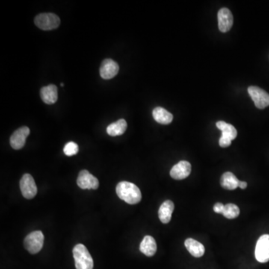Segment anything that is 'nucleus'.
I'll return each mask as SVG.
<instances>
[{
	"label": "nucleus",
	"mask_w": 269,
	"mask_h": 269,
	"mask_svg": "<svg viewBox=\"0 0 269 269\" xmlns=\"http://www.w3.org/2000/svg\"><path fill=\"white\" fill-rule=\"evenodd\" d=\"M116 193L119 198L129 204H137L142 200V192L137 186L132 182H119L116 186Z\"/></svg>",
	"instance_id": "f257e3e1"
},
{
	"label": "nucleus",
	"mask_w": 269,
	"mask_h": 269,
	"mask_svg": "<svg viewBox=\"0 0 269 269\" xmlns=\"http://www.w3.org/2000/svg\"><path fill=\"white\" fill-rule=\"evenodd\" d=\"M76 269H93L94 261L87 248L82 244H78L72 250Z\"/></svg>",
	"instance_id": "f03ea898"
},
{
	"label": "nucleus",
	"mask_w": 269,
	"mask_h": 269,
	"mask_svg": "<svg viewBox=\"0 0 269 269\" xmlns=\"http://www.w3.org/2000/svg\"><path fill=\"white\" fill-rule=\"evenodd\" d=\"M60 22H61L60 18L55 14H40L34 18L36 25L44 31L56 30L60 26Z\"/></svg>",
	"instance_id": "7ed1b4c3"
},
{
	"label": "nucleus",
	"mask_w": 269,
	"mask_h": 269,
	"mask_svg": "<svg viewBox=\"0 0 269 269\" xmlns=\"http://www.w3.org/2000/svg\"><path fill=\"white\" fill-rule=\"evenodd\" d=\"M44 236L40 230L30 232L24 240L25 248L32 254H36L40 252L44 246Z\"/></svg>",
	"instance_id": "20e7f679"
},
{
	"label": "nucleus",
	"mask_w": 269,
	"mask_h": 269,
	"mask_svg": "<svg viewBox=\"0 0 269 269\" xmlns=\"http://www.w3.org/2000/svg\"><path fill=\"white\" fill-rule=\"evenodd\" d=\"M248 92L258 108L264 110L268 106L269 94L264 89L256 86H250Z\"/></svg>",
	"instance_id": "39448f33"
},
{
	"label": "nucleus",
	"mask_w": 269,
	"mask_h": 269,
	"mask_svg": "<svg viewBox=\"0 0 269 269\" xmlns=\"http://www.w3.org/2000/svg\"><path fill=\"white\" fill-rule=\"evenodd\" d=\"M20 187L22 196L25 198L32 199L37 194V186L32 175L28 174H26L22 176L20 182Z\"/></svg>",
	"instance_id": "423d86ee"
},
{
	"label": "nucleus",
	"mask_w": 269,
	"mask_h": 269,
	"mask_svg": "<svg viewBox=\"0 0 269 269\" xmlns=\"http://www.w3.org/2000/svg\"><path fill=\"white\" fill-rule=\"evenodd\" d=\"M255 258L261 264L269 261V235L266 234L260 237L255 248Z\"/></svg>",
	"instance_id": "0eeeda50"
},
{
	"label": "nucleus",
	"mask_w": 269,
	"mask_h": 269,
	"mask_svg": "<svg viewBox=\"0 0 269 269\" xmlns=\"http://www.w3.org/2000/svg\"><path fill=\"white\" fill-rule=\"evenodd\" d=\"M77 185L82 190H98L99 181L88 170H82L78 174Z\"/></svg>",
	"instance_id": "6e6552de"
},
{
	"label": "nucleus",
	"mask_w": 269,
	"mask_h": 269,
	"mask_svg": "<svg viewBox=\"0 0 269 269\" xmlns=\"http://www.w3.org/2000/svg\"><path fill=\"white\" fill-rule=\"evenodd\" d=\"M218 28L222 32H228L234 24V16L229 9L222 8L218 13Z\"/></svg>",
	"instance_id": "1a4fd4ad"
},
{
	"label": "nucleus",
	"mask_w": 269,
	"mask_h": 269,
	"mask_svg": "<svg viewBox=\"0 0 269 269\" xmlns=\"http://www.w3.org/2000/svg\"><path fill=\"white\" fill-rule=\"evenodd\" d=\"M30 134V128L27 126H22L16 130L10 136V144L12 148L14 150L22 149Z\"/></svg>",
	"instance_id": "9d476101"
},
{
	"label": "nucleus",
	"mask_w": 269,
	"mask_h": 269,
	"mask_svg": "<svg viewBox=\"0 0 269 269\" xmlns=\"http://www.w3.org/2000/svg\"><path fill=\"white\" fill-rule=\"evenodd\" d=\"M192 166L188 162L180 161L175 164L170 172V175L176 180L186 179L191 174Z\"/></svg>",
	"instance_id": "9b49d317"
},
{
	"label": "nucleus",
	"mask_w": 269,
	"mask_h": 269,
	"mask_svg": "<svg viewBox=\"0 0 269 269\" xmlns=\"http://www.w3.org/2000/svg\"><path fill=\"white\" fill-rule=\"evenodd\" d=\"M119 71V66L114 60L107 58L104 60L100 69V76L104 80H111L116 76Z\"/></svg>",
	"instance_id": "f8f14e48"
},
{
	"label": "nucleus",
	"mask_w": 269,
	"mask_h": 269,
	"mask_svg": "<svg viewBox=\"0 0 269 269\" xmlns=\"http://www.w3.org/2000/svg\"><path fill=\"white\" fill-rule=\"evenodd\" d=\"M40 94L44 102L48 105H52L58 100V88L55 84H49L42 88Z\"/></svg>",
	"instance_id": "ddd939ff"
},
{
	"label": "nucleus",
	"mask_w": 269,
	"mask_h": 269,
	"mask_svg": "<svg viewBox=\"0 0 269 269\" xmlns=\"http://www.w3.org/2000/svg\"><path fill=\"white\" fill-rule=\"evenodd\" d=\"M157 250L156 242L150 236H146L140 244V250L146 256H152Z\"/></svg>",
	"instance_id": "4468645a"
},
{
	"label": "nucleus",
	"mask_w": 269,
	"mask_h": 269,
	"mask_svg": "<svg viewBox=\"0 0 269 269\" xmlns=\"http://www.w3.org/2000/svg\"><path fill=\"white\" fill-rule=\"evenodd\" d=\"M174 210V204L172 200H166L162 204L158 210V218L163 224H168L170 222Z\"/></svg>",
	"instance_id": "2eb2a0df"
},
{
	"label": "nucleus",
	"mask_w": 269,
	"mask_h": 269,
	"mask_svg": "<svg viewBox=\"0 0 269 269\" xmlns=\"http://www.w3.org/2000/svg\"><path fill=\"white\" fill-rule=\"evenodd\" d=\"M152 117L157 123L167 125L173 120V114L162 107H156L152 111Z\"/></svg>",
	"instance_id": "dca6fc26"
},
{
	"label": "nucleus",
	"mask_w": 269,
	"mask_h": 269,
	"mask_svg": "<svg viewBox=\"0 0 269 269\" xmlns=\"http://www.w3.org/2000/svg\"><path fill=\"white\" fill-rule=\"evenodd\" d=\"M185 246L188 252L194 258H202L205 253V248L202 243L193 238H187L185 242Z\"/></svg>",
	"instance_id": "f3484780"
},
{
	"label": "nucleus",
	"mask_w": 269,
	"mask_h": 269,
	"mask_svg": "<svg viewBox=\"0 0 269 269\" xmlns=\"http://www.w3.org/2000/svg\"><path fill=\"white\" fill-rule=\"evenodd\" d=\"M238 184H240V180L231 172H226L222 175L220 178V186L225 190H236L237 187H238Z\"/></svg>",
	"instance_id": "a211bd4d"
},
{
	"label": "nucleus",
	"mask_w": 269,
	"mask_h": 269,
	"mask_svg": "<svg viewBox=\"0 0 269 269\" xmlns=\"http://www.w3.org/2000/svg\"><path fill=\"white\" fill-rule=\"evenodd\" d=\"M128 129V123L124 119H120L114 123L108 125L106 132L110 136H122Z\"/></svg>",
	"instance_id": "6ab92c4d"
},
{
	"label": "nucleus",
	"mask_w": 269,
	"mask_h": 269,
	"mask_svg": "<svg viewBox=\"0 0 269 269\" xmlns=\"http://www.w3.org/2000/svg\"><path fill=\"white\" fill-rule=\"evenodd\" d=\"M216 126L218 129L222 131V136L230 139V140H234L236 138L237 130L232 125L226 124L224 122H218L216 123Z\"/></svg>",
	"instance_id": "aec40b11"
},
{
	"label": "nucleus",
	"mask_w": 269,
	"mask_h": 269,
	"mask_svg": "<svg viewBox=\"0 0 269 269\" xmlns=\"http://www.w3.org/2000/svg\"><path fill=\"white\" fill-rule=\"evenodd\" d=\"M240 208L234 204H228L224 206L222 214L228 219H234L240 216Z\"/></svg>",
	"instance_id": "412c9836"
},
{
	"label": "nucleus",
	"mask_w": 269,
	"mask_h": 269,
	"mask_svg": "<svg viewBox=\"0 0 269 269\" xmlns=\"http://www.w3.org/2000/svg\"><path fill=\"white\" fill-rule=\"evenodd\" d=\"M78 151V144L75 142H70L66 144L64 148V152L66 156H72L77 154Z\"/></svg>",
	"instance_id": "4be33fe9"
},
{
	"label": "nucleus",
	"mask_w": 269,
	"mask_h": 269,
	"mask_svg": "<svg viewBox=\"0 0 269 269\" xmlns=\"http://www.w3.org/2000/svg\"><path fill=\"white\" fill-rule=\"evenodd\" d=\"M231 143H232V140L223 137V136H222L219 139V145L222 148H228L231 144Z\"/></svg>",
	"instance_id": "5701e85b"
},
{
	"label": "nucleus",
	"mask_w": 269,
	"mask_h": 269,
	"mask_svg": "<svg viewBox=\"0 0 269 269\" xmlns=\"http://www.w3.org/2000/svg\"><path fill=\"white\" fill-rule=\"evenodd\" d=\"M224 208V205L223 204H222V202H217V204H214L213 210H214V212L222 214Z\"/></svg>",
	"instance_id": "b1692460"
},
{
	"label": "nucleus",
	"mask_w": 269,
	"mask_h": 269,
	"mask_svg": "<svg viewBox=\"0 0 269 269\" xmlns=\"http://www.w3.org/2000/svg\"><path fill=\"white\" fill-rule=\"evenodd\" d=\"M247 182H242V181H240V184H238V187H240V188H241L242 190H244V188H247Z\"/></svg>",
	"instance_id": "393cba45"
},
{
	"label": "nucleus",
	"mask_w": 269,
	"mask_h": 269,
	"mask_svg": "<svg viewBox=\"0 0 269 269\" xmlns=\"http://www.w3.org/2000/svg\"><path fill=\"white\" fill-rule=\"evenodd\" d=\"M64 86V83H61V86H62V87H63V86Z\"/></svg>",
	"instance_id": "a878e982"
}]
</instances>
